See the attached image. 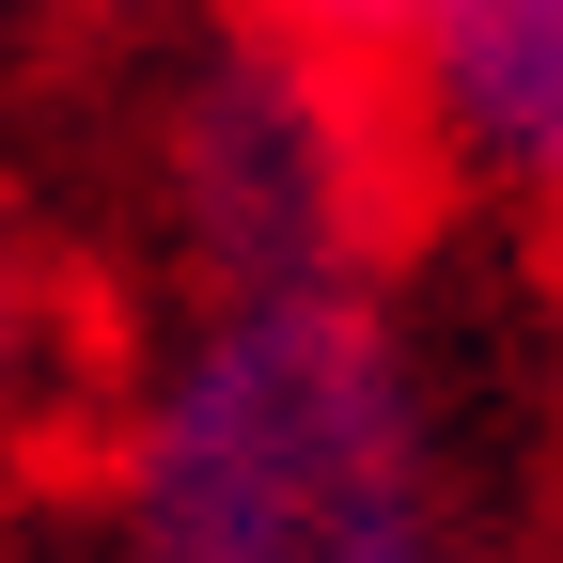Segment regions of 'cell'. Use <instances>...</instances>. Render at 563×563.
<instances>
[{"mask_svg":"<svg viewBox=\"0 0 563 563\" xmlns=\"http://www.w3.org/2000/svg\"><path fill=\"white\" fill-rule=\"evenodd\" d=\"M95 501L157 563H439L470 532L454 407L391 266L188 282L95 376Z\"/></svg>","mask_w":563,"mask_h":563,"instance_id":"6da1fadb","label":"cell"},{"mask_svg":"<svg viewBox=\"0 0 563 563\" xmlns=\"http://www.w3.org/2000/svg\"><path fill=\"white\" fill-rule=\"evenodd\" d=\"M125 188H141L157 298H188V282H344L439 220V188L407 157V110H391V63L220 16V0L141 79Z\"/></svg>","mask_w":563,"mask_h":563,"instance_id":"7a4b0ae2","label":"cell"},{"mask_svg":"<svg viewBox=\"0 0 563 563\" xmlns=\"http://www.w3.org/2000/svg\"><path fill=\"white\" fill-rule=\"evenodd\" d=\"M391 110L439 203L563 251V0H422L391 47Z\"/></svg>","mask_w":563,"mask_h":563,"instance_id":"3957f363","label":"cell"},{"mask_svg":"<svg viewBox=\"0 0 563 563\" xmlns=\"http://www.w3.org/2000/svg\"><path fill=\"white\" fill-rule=\"evenodd\" d=\"M47 344H63V266L0 220V407H47Z\"/></svg>","mask_w":563,"mask_h":563,"instance_id":"277c9868","label":"cell"},{"mask_svg":"<svg viewBox=\"0 0 563 563\" xmlns=\"http://www.w3.org/2000/svg\"><path fill=\"white\" fill-rule=\"evenodd\" d=\"M220 16H266V32H313V47H361V63H391L422 0H220Z\"/></svg>","mask_w":563,"mask_h":563,"instance_id":"5b68a950","label":"cell"},{"mask_svg":"<svg viewBox=\"0 0 563 563\" xmlns=\"http://www.w3.org/2000/svg\"><path fill=\"white\" fill-rule=\"evenodd\" d=\"M47 16H79V32H157V16H188V0H47Z\"/></svg>","mask_w":563,"mask_h":563,"instance_id":"8992f818","label":"cell"}]
</instances>
